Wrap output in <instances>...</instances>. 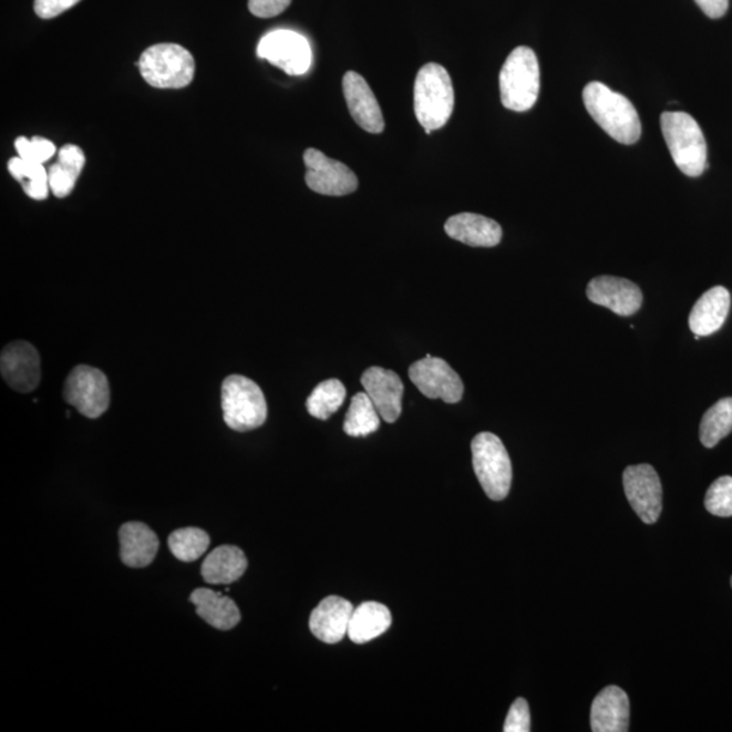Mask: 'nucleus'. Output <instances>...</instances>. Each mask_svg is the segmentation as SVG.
I'll return each mask as SVG.
<instances>
[{"label": "nucleus", "instance_id": "nucleus-1", "mask_svg": "<svg viewBox=\"0 0 732 732\" xmlns=\"http://www.w3.org/2000/svg\"><path fill=\"white\" fill-rule=\"evenodd\" d=\"M584 102L591 118L616 142L631 145L639 141V114L625 95L600 82H591L584 89Z\"/></svg>", "mask_w": 732, "mask_h": 732}, {"label": "nucleus", "instance_id": "nucleus-2", "mask_svg": "<svg viewBox=\"0 0 732 732\" xmlns=\"http://www.w3.org/2000/svg\"><path fill=\"white\" fill-rule=\"evenodd\" d=\"M455 107V92L443 65H423L415 79L414 109L423 130L437 131L450 121Z\"/></svg>", "mask_w": 732, "mask_h": 732}, {"label": "nucleus", "instance_id": "nucleus-3", "mask_svg": "<svg viewBox=\"0 0 732 732\" xmlns=\"http://www.w3.org/2000/svg\"><path fill=\"white\" fill-rule=\"evenodd\" d=\"M661 128L671 157L688 177H700L708 167L707 142L698 121L683 112H664Z\"/></svg>", "mask_w": 732, "mask_h": 732}, {"label": "nucleus", "instance_id": "nucleus-4", "mask_svg": "<svg viewBox=\"0 0 732 732\" xmlns=\"http://www.w3.org/2000/svg\"><path fill=\"white\" fill-rule=\"evenodd\" d=\"M502 105L513 112H528L540 93V66L536 53L518 47L506 59L499 74Z\"/></svg>", "mask_w": 732, "mask_h": 732}, {"label": "nucleus", "instance_id": "nucleus-5", "mask_svg": "<svg viewBox=\"0 0 732 732\" xmlns=\"http://www.w3.org/2000/svg\"><path fill=\"white\" fill-rule=\"evenodd\" d=\"M224 421L235 432L261 427L268 419V403L261 389L249 378L233 374L221 386Z\"/></svg>", "mask_w": 732, "mask_h": 732}, {"label": "nucleus", "instance_id": "nucleus-6", "mask_svg": "<svg viewBox=\"0 0 732 732\" xmlns=\"http://www.w3.org/2000/svg\"><path fill=\"white\" fill-rule=\"evenodd\" d=\"M471 450L472 464L484 493L493 501L505 499L511 492L513 470L504 443L498 435L484 432L472 440Z\"/></svg>", "mask_w": 732, "mask_h": 732}, {"label": "nucleus", "instance_id": "nucleus-7", "mask_svg": "<svg viewBox=\"0 0 732 732\" xmlns=\"http://www.w3.org/2000/svg\"><path fill=\"white\" fill-rule=\"evenodd\" d=\"M137 65L144 81L156 89L189 86L196 71L192 53L177 44H156L147 48Z\"/></svg>", "mask_w": 732, "mask_h": 732}, {"label": "nucleus", "instance_id": "nucleus-8", "mask_svg": "<svg viewBox=\"0 0 732 732\" xmlns=\"http://www.w3.org/2000/svg\"><path fill=\"white\" fill-rule=\"evenodd\" d=\"M64 399L87 419H100L111 403L109 381L100 369L79 365L65 380Z\"/></svg>", "mask_w": 732, "mask_h": 732}, {"label": "nucleus", "instance_id": "nucleus-9", "mask_svg": "<svg viewBox=\"0 0 732 732\" xmlns=\"http://www.w3.org/2000/svg\"><path fill=\"white\" fill-rule=\"evenodd\" d=\"M257 54L292 76L305 75L312 65L310 42L293 30H274L264 35Z\"/></svg>", "mask_w": 732, "mask_h": 732}, {"label": "nucleus", "instance_id": "nucleus-10", "mask_svg": "<svg viewBox=\"0 0 732 732\" xmlns=\"http://www.w3.org/2000/svg\"><path fill=\"white\" fill-rule=\"evenodd\" d=\"M410 380L429 399L455 404L462 401L464 384L455 369L443 359L427 354L409 369Z\"/></svg>", "mask_w": 732, "mask_h": 732}, {"label": "nucleus", "instance_id": "nucleus-11", "mask_svg": "<svg viewBox=\"0 0 732 732\" xmlns=\"http://www.w3.org/2000/svg\"><path fill=\"white\" fill-rule=\"evenodd\" d=\"M307 168L306 183L315 193L323 196L341 197L352 195L359 187V179L342 162L331 159L315 148L305 153Z\"/></svg>", "mask_w": 732, "mask_h": 732}, {"label": "nucleus", "instance_id": "nucleus-12", "mask_svg": "<svg viewBox=\"0 0 732 732\" xmlns=\"http://www.w3.org/2000/svg\"><path fill=\"white\" fill-rule=\"evenodd\" d=\"M629 504L645 524H656L662 513V484L650 464L631 465L622 475Z\"/></svg>", "mask_w": 732, "mask_h": 732}, {"label": "nucleus", "instance_id": "nucleus-13", "mask_svg": "<svg viewBox=\"0 0 732 732\" xmlns=\"http://www.w3.org/2000/svg\"><path fill=\"white\" fill-rule=\"evenodd\" d=\"M0 371L11 389L27 393L38 389L40 383V355L28 342H11L0 357Z\"/></svg>", "mask_w": 732, "mask_h": 732}, {"label": "nucleus", "instance_id": "nucleus-14", "mask_svg": "<svg viewBox=\"0 0 732 732\" xmlns=\"http://www.w3.org/2000/svg\"><path fill=\"white\" fill-rule=\"evenodd\" d=\"M588 298L597 306L609 308L620 317H631L640 310L643 295L638 286L626 278L600 276L589 282Z\"/></svg>", "mask_w": 732, "mask_h": 732}, {"label": "nucleus", "instance_id": "nucleus-15", "mask_svg": "<svg viewBox=\"0 0 732 732\" xmlns=\"http://www.w3.org/2000/svg\"><path fill=\"white\" fill-rule=\"evenodd\" d=\"M361 384L377 405L381 420L386 423L396 422L402 414V379L390 369L371 367L362 374Z\"/></svg>", "mask_w": 732, "mask_h": 732}, {"label": "nucleus", "instance_id": "nucleus-16", "mask_svg": "<svg viewBox=\"0 0 732 732\" xmlns=\"http://www.w3.org/2000/svg\"><path fill=\"white\" fill-rule=\"evenodd\" d=\"M344 99L350 114L362 130L374 133L385 128L383 112L368 82L354 71H348L342 81Z\"/></svg>", "mask_w": 732, "mask_h": 732}, {"label": "nucleus", "instance_id": "nucleus-17", "mask_svg": "<svg viewBox=\"0 0 732 732\" xmlns=\"http://www.w3.org/2000/svg\"><path fill=\"white\" fill-rule=\"evenodd\" d=\"M354 607L342 597L330 596L313 609L310 629L315 638L334 645L348 633Z\"/></svg>", "mask_w": 732, "mask_h": 732}, {"label": "nucleus", "instance_id": "nucleus-18", "mask_svg": "<svg viewBox=\"0 0 732 732\" xmlns=\"http://www.w3.org/2000/svg\"><path fill=\"white\" fill-rule=\"evenodd\" d=\"M591 730L595 732H626L629 730V700L619 687H607L592 701Z\"/></svg>", "mask_w": 732, "mask_h": 732}, {"label": "nucleus", "instance_id": "nucleus-19", "mask_svg": "<svg viewBox=\"0 0 732 732\" xmlns=\"http://www.w3.org/2000/svg\"><path fill=\"white\" fill-rule=\"evenodd\" d=\"M445 233L450 238L472 247H494L501 244L499 224L486 216L458 214L445 223Z\"/></svg>", "mask_w": 732, "mask_h": 732}, {"label": "nucleus", "instance_id": "nucleus-20", "mask_svg": "<svg viewBox=\"0 0 732 732\" xmlns=\"http://www.w3.org/2000/svg\"><path fill=\"white\" fill-rule=\"evenodd\" d=\"M120 555L125 566L143 568L154 561L159 538L143 523H126L120 528Z\"/></svg>", "mask_w": 732, "mask_h": 732}, {"label": "nucleus", "instance_id": "nucleus-21", "mask_svg": "<svg viewBox=\"0 0 732 732\" xmlns=\"http://www.w3.org/2000/svg\"><path fill=\"white\" fill-rule=\"evenodd\" d=\"M730 306L731 296L728 289L715 287L708 290L695 302L691 317H689V328L694 336L715 334L728 319Z\"/></svg>", "mask_w": 732, "mask_h": 732}, {"label": "nucleus", "instance_id": "nucleus-22", "mask_svg": "<svg viewBox=\"0 0 732 732\" xmlns=\"http://www.w3.org/2000/svg\"><path fill=\"white\" fill-rule=\"evenodd\" d=\"M196 612L210 627L229 631L239 625L240 612L231 598L210 589H197L190 595Z\"/></svg>", "mask_w": 732, "mask_h": 732}, {"label": "nucleus", "instance_id": "nucleus-23", "mask_svg": "<svg viewBox=\"0 0 732 732\" xmlns=\"http://www.w3.org/2000/svg\"><path fill=\"white\" fill-rule=\"evenodd\" d=\"M247 558L238 547L221 546L212 550L204 560L202 576L209 585H231L244 577Z\"/></svg>", "mask_w": 732, "mask_h": 732}, {"label": "nucleus", "instance_id": "nucleus-24", "mask_svg": "<svg viewBox=\"0 0 732 732\" xmlns=\"http://www.w3.org/2000/svg\"><path fill=\"white\" fill-rule=\"evenodd\" d=\"M392 625L390 609L380 602H364L354 608L348 629L350 640L355 645L381 637Z\"/></svg>", "mask_w": 732, "mask_h": 732}, {"label": "nucleus", "instance_id": "nucleus-25", "mask_svg": "<svg viewBox=\"0 0 732 732\" xmlns=\"http://www.w3.org/2000/svg\"><path fill=\"white\" fill-rule=\"evenodd\" d=\"M84 153L78 145L66 144L60 148L58 162L48 171L50 177V187L54 197L65 198L74 190L79 175L82 174Z\"/></svg>", "mask_w": 732, "mask_h": 732}, {"label": "nucleus", "instance_id": "nucleus-26", "mask_svg": "<svg viewBox=\"0 0 732 732\" xmlns=\"http://www.w3.org/2000/svg\"><path fill=\"white\" fill-rule=\"evenodd\" d=\"M381 416L377 405L367 392H359L352 398L344 419L343 431L350 437H367L379 431Z\"/></svg>", "mask_w": 732, "mask_h": 732}, {"label": "nucleus", "instance_id": "nucleus-27", "mask_svg": "<svg viewBox=\"0 0 732 732\" xmlns=\"http://www.w3.org/2000/svg\"><path fill=\"white\" fill-rule=\"evenodd\" d=\"M9 173L21 184L23 192L30 198L42 202L50 195V177L44 165L23 161L22 157H11Z\"/></svg>", "mask_w": 732, "mask_h": 732}, {"label": "nucleus", "instance_id": "nucleus-28", "mask_svg": "<svg viewBox=\"0 0 732 732\" xmlns=\"http://www.w3.org/2000/svg\"><path fill=\"white\" fill-rule=\"evenodd\" d=\"M344 399H347V389L341 381L326 380L308 396L307 411L313 419L326 421L341 409Z\"/></svg>", "mask_w": 732, "mask_h": 732}, {"label": "nucleus", "instance_id": "nucleus-29", "mask_svg": "<svg viewBox=\"0 0 732 732\" xmlns=\"http://www.w3.org/2000/svg\"><path fill=\"white\" fill-rule=\"evenodd\" d=\"M732 432V398L713 404L701 420L700 440L705 447L716 446Z\"/></svg>", "mask_w": 732, "mask_h": 732}, {"label": "nucleus", "instance_id": "nucleus-30", "mask_svg": "<svg viewBox=\"0 0 732 732\" xmlns=\"http://www.w3.org/2000/svg\"><path fill=\"white\" fill-rule=\"evenodd\" d=\"M210 538L207 532L198 528H184L173 532L168 547L175 558L184 563L196 561L207 553Z\"/></svg>", "mask_w": 732, "mask_h": 732}, {"label": "nucleus", "instance_id": "nucleus-31", "mask_svg": "<svg viewBox=\"0 0 732 732\" xmlns=\"http://www.w3.org/2000/svg\"><path fill=\"white\" fill-rule=\"evenodd\" d=\"M707 511L716 517H732V477L722 476L711 484L705 495Z\"/></svg>", "mask_w": 732, "mask_h": 732}, {"label": "nucleus", "instance_id": "nucleus-32", "mask_svg": "<svg viewBox=\"0 0 732 732\" xmlns=\"http://www.w3.org/2000/svg\"><path fill=\"white\" fill-rule=\"evenodd\" d=\"M16 150L18 156L22 157L23 161L40 163V165H44L56 154V145L39 136L30 138V141L27 137H18Z\"/></svg>", "mask_w": 732, "mask_h": 732}, {"label": "nucleus", "instance_id": "nucleus-33", "mask_svg": "<svg viewBox=\"0 0 732 732\" xmlns=\"http://www.w3.org/2000/svg\"><path fill=\"white\" fill-rule=\"evenodd\" d=\"M505 732H529L530 712L528 701L523 698L514 701L509 713H507L504 725Z\"/></svg>", "mask_w": 732, "mask_h": 732}, {"label": "nucleus", "instance_id": "nucleus-34", "mask_svg": "<svg viewBox=\"0 0 732 732\" xmlns=\"http://www.w3.org/2000/svg\"><path fill=\"white\" fill-rule=\"evenodd\" d=\"M79 2L81 0H34V11L42 20H51L74 8Z\"/></svg>", "mask_w": 732, "mask_h": 732}, {"label": "nucleus", "instance_id": "nucleus-35", "mask_svg": "<svg viewBox=\"0 0 732 732\" xmlns=\"http://www.w3.org/2000/svg\"><path fill=\"white\" fill-rule=\"evenodd\" d=\"M292 0H249L251 14L259 18L280 16L289 8Z\"/></svg>", "mask_w": 732, "mask_h": 732}, {"label": "nucleus", "instance_id": "nucleus-36", "mask_svg": "<svg viewBox=\"0 0 732 732\" xmlns=\"http://www.w3.org/2000/svg\"><path fill=\"white\" fill-rule=\"evenodd\" d=\"M703 13L710 18H720L728 13L729 0H694Z\"/></svg>", "mask_w": 732, "mask_h": 732}, {"label": "nucleus", "instance_id": "nucleus-37", "mask_svg": "<svg viewBox=\"0 0 732 732\" xmlns=\"http://www.w3.org/2000/svg\"><path fill=\"white\" fill-rule=\"evenodd\" d=\"M731 586H732V578H731Z\"/></svg>", "mask_w": 732, "mask_h": 732}]
</instances>
